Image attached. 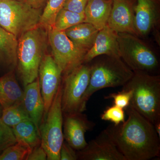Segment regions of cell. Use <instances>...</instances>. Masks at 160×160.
I'll return each instance as SVG.
<instances>
[{
	"label": "cell",
	"mask_w": 160,
	"mask_h": 160,
	"mask_svg": "<svg viewBox=\"0 0 160 160\" xmlns=\"http://www.w3.org/2000/svg\"><path fill=\"white\" fill-rule=\"evenodd\" d=\"M85 21L84 13H76L62 8L58 13L52 28L58 31H64Z\"/></svg>",
	"instance_id": "22"
},
{
	"label": "cell",
	"mask_w": 160,
	"mask_h": 160,
	"mask_svg": "<svg viewBox=\"0 0 160 160\" xmlns=\"http://www.w3.org/2000/svg\"><path fill=\"white\" fill-rule=\"evenodd\" d=\"M98 31L93 25L84 22L70 27L64 32L77 46L87 52L92 47Z\"/></svg>",
	"instance_id": "20"
},
{
	"label": "cell",
	"mask_w": 160,
	"mask_h": 160,
	"mask_svg": "<svg viewBox=\"0 0 160 160\" xmlns=\"http://www.w3.org/2000/svg\"><path fill=\"white\" fill-rule=\"evenodd\" d=\"M42 12L26 1L0 0V26L18 39L39 25Z\"/></svg>",
	"instance_id": "6"
},
{
	"label": "cell",
	"mask_w": 160,
	"mask_h": 160,
	"mask_svg": "<svg viewBox=\"0 0 160 160\" xmlns=\"http://www.w3.org/2000/svg\"><path fill=\"white\" fill-rule=\"evenodd\" d=\"M62 94L61 83L51 106L43 117L40 126L41 145L47 153L48 160H60V149L64 140Z\"/></svg>",
	"instance_id": "7"
},
{
	"label": "cell",
	"mask_w": 160,
	"mask_h": 160,
	"mask_svg": "<svg viewBox=\"0 0 160 160\" xmlns=\"http://www.w3.org/2000/svg\"><path fill=\"white\" fill-rule=\"evenodd\" d=\"M3 109L2 106H0V118H1V116H2V112Z\"/></svg>",
	"instance_id": "34"
},
{
	"label": "cell",
	"mask_w": 160,
	"mask_h": 160,
	"mask_svg": "<svg viewBox=\"0 0 160 160\" xmlns=\"http://www.w3.org/2000/svg\"><path fill=\"white\" fill-rule=\"evenodd\" d=\"M23 96L15 70L8 71L0 77V106L3 109L22 102Z\"/></svg>",
	"instance_id": "17"
},
{
	"label": "cell",
	"mask_w": 160,
	"mask_h": 160,
	"mask_svg": "<svg viewBox=\"0 0 160 160\" xmlns=\"http://www.w3.org/2000/svg\"><path fill=\"white\" fill-rule=\"evenodd\" d=\"M17 141H21L28 145L32 150L41 145L39 129L31 120H25L12 127Z\"/></svg>",
	"instance_id": "21"
},
{
	"label": "cell",
	"mask_w": 160,
	"mask_h": 160,
	"mask_svg": "<svg viewBox=\"0 0 160 160\" xmlns=\"http://www.w3.org/2000/svg\"><path fill=\"white\" fill-rule=\"evenodd\" d=\"M18 39L0 26V66L15 70L17 66Z\"/></svg>",
	"instance_id": "18"
},
{
	"label": "cell",
	"mask_w": 160,
	"mask_h": 160,
	"mask_svg": "<svg viewBox=\"0 0 160 160\" xmlns=\"http://www.w3.org/2000/svg\"><path fill=\"white\" fill-rule=\"evenodd\" d=\"M47 159V153L41 145L33 148L26 159V160H46Z\"/></svg>",
	"instance_id": "31"
},
{
	"label": "cell",
	"mask_w": 160,
	"mask_h": 160,
	"mask_svg": "<svg viewBox=\"0 0 160 160\" xmlns=\"http://www.w3.org/2000/svg\"><path fill=\"white\" fill-rule=\"evenodd\" d=\"M103 55L120 57L118 33L107 26L99 30L92 47L85 55L83 63L90 62Z\"/></svg>",
	"instance_id": "15"
},
{
	"label": "cell",
	"mask_w": 160,
	"mask_h": 160,
	"mask_svg": "<svg viewBox=\"0 0 160 160\" xmlns=\"http://www.w3.org/2000/svg\"><path fill=\"white\" fill-rule=\"evenodd\" d=\"M89 63L90 80L83 100L86 107L95 92L105 88L123 86L134 73L119 57L103 55Z\"/></svg>",
	"instance_id": "3"
},
{
	"label": "cell",
	"mask_w": 160,
	"mask_h": 160,
	"mask_svg": "<svg viewBox=\"0 0 160 160\" xmlns=\"http://www.w3.org/2000/svg\"><path fill=\"white\" fill-rule=\"evenodd\" d=\"M133 72L122 89L131 90L130 106L154 125L160 121V76Z\"/></svg>",
	"instance_id": "4"
},
{
	"label": "cell",
	"mask_w": 160,
	"mask_h": 160,
	"mask_svg": "<svg viewBox=\"0 0 160 160\" xmlns=\"http://www.w3.org/2000/svg\"><path fill=\"white\" fill-rule=\"evenodd\" d=\"M67 0H48L40 18L39 24L46 29L52 28L56 17Z\"/></svg>",
	"instance_id": "23"
},
{
	"label": "cell",
	"mask_w": 160,
	"mask_h": 160,
	"mask_svg": "<svg viewBox=\"0 0 160 160\" xmlns=\"http://www.w3.org/2000/svg\"><path fill=\"white\" fill-rule=\"evenodd\" d=\"M48 39L51 56L59 67L62 76L83 64L86 52L77 46L64 31L50 28L48 30Z\"/></svg>",
	"instance_id": "9"
},
{
	"label": "cell",
	"mask_w": 160,
	"mask_h": 160,
	"mask_svg": "<svg viewBox=\"0 0 160 160\" xmlns=\"http://www.w3.org/2000/svg\"><path fill=\"white\" fill-rule=\"evenodd\" d=\"M128 118L105 129L126 160H149L158 157L160 138L154 125L129 105Z\"/></svg>",
	"instance_id": "1"
},
{
	"label": "cell",
	"mask_w": 160,
	"mask_h": 160,
	"mask_svg": "<svg viewBox=\"0 0 160 160\" xmlns=\"http://www.w3.org/2000/svg\"><path fill=\"white\" fill-rule=\"evenodd\" d=\"M16 1H24V2H27V0H16Z\"/></svg>",
	"instance_id": "35"
},
{
	"label": "cell",
	"mask_w": 160,
	"mask_h": 160,
	"mask_svg": "<svg viewBox=\"0 0 160 160\" xmlns=\"http://www.w3.org/2000/svg\"><path fill=\"white\" fill-rule=\"evenodd\" d=\"M120 58L133 72L155 75L159 61L155 52L138 36L118 33Z\"/></svg>",
	"instance_id": "5"
},
{
	"label": "cell",
	"mask_w": 160,
	"mask_h": 160,
	"mask_svg": "<svg viewBox=\"0 0 160 160\" xmlns=\"http://www.w3.org/2000/svg\"><path fill=\"white\" fill-rule=\"evenodd\" d=\"M60 160H77V151L67 142H63L60 152Z\"/></svg>",
	"instance_id": "30"
},
{
	"label": "cell",
	"mask_w": 160,
	"mask_h": 160,
	"mask_svg": "<svg viewBox=\"0 0 160 160\" xmlns=\"http://www.w3.org/2000/svg\"><path fill=\"white\" fill-rule=\"evenodd\" d=\"M95 126L83 112L63 114L64 139L75 150H81L87 145L85 133L93 130Z\"/></svg>",
	"instance_id": "12"
},
{
	"label": "cell",
	"mask_w": 160,
	"mask_h": 160,
	"mask_svg": "<svg viewBox=\"0 0 160 160\" xmlns=\"http://www.w3.org/2000/svg\"><path fill=\"white\" fill-rule=\"evenodd\" d=\"M112 0H89L84 14L86 22L93 25L98 30L107 26Z\"/></svg>",
	"instance_id": "19"
},
{
	"label": "cell",
	"mask_w": 160,
	"mask_h": 160,
	"mask_svg": "<svg viewBox=\"0 0 160 160\" xmlns=\"http://www.w3.org/2000/svg\"><path fill=\"white\" fill-rule=\"evenodd\" d=\"M134 6L132 0H112L107 26L117 33L138 36L135 26Z\"/></svg>",
	"instance_id": "13"
},
{
	"label": "cell",
	"mask_w": 160,
	"mask_h": 160,
	"mask_svg": "<svg viewBox=\"0 0 160 160\" xmlns=\"http://www.w3.org/2000/svg\"><path fill=\"white\" fill-rule=\"evenodd\" d=\"M48 0H27L30 6L37 9H42Z\"/></svg>",
	"instance_id": "32"
},
{
	"label": "cell",
	"mask_w": 160,
	"mask_h": 160,
	"mask_svg": "<svg viewBox=\"0 0 160 160\" xmlns=\"http://www.w3.org/2000/svg\"><path fill=\"white\" fill-rule=\"evenodd\" d=\"M31 151L30 147L26 143L17 141L2 152L0 160H26Z\"/></svg>",
	"instance_id": "25"
},
{
	"label": "cell",
	"mask_w": 160,
	"mask_h": 160,
	"mask_svg": "<svg viewBox=\"0 0 160 160\" xmlns=\"http://www.w3.org/2000/svg\"><path fill=\"white\" fill-rule=\"evenodd\" d=\"M89 80V63H83L62 76L61 105L63 114L83 112L86 110L83 100Z\"/></svg>",
	"instance_id": "8"
},
{
	"label": "cell",
	"mask_w": 160,
	"mask_h": 160,
	"mask_svg": "<svg viewBox=\"0 0 160 160\" xmlns=\"http://www.w3.org/2000/svg\"><path fill=\"white\" fill-rule=\"evenodd\" d=\"M77 154L80 160H126L105 129Z\"/></svg>",
	"instance_id": "11"
},
{
	"label": "cell",
	"mask_w": 160,
	"mask_h": 160,
	"mask_svg": "<svg viewBox=\"0 0 160 160\" xmlns=\"http://www.w3.org/2000/svg\"><path fill=\"white\" fill-rule=\"evenodd\" d=\"M22 103L29 118L39 129L44 117L45 107L38 77L33 82L24 87Z\"/></svg>",
	"instance_id": "16"
},
{
	"label": "cell",
	"mask_w": 160,
	"mask_h": 160,
	"mask_svg": "<svg viewBox=\"0 0 160 160\" xmlns=\"http://www.w3.org/2000/svg\"><path fill=\"white\" fill-rule=\"evenodd\" d=\"M38 78L45 107L44 117L62 83V72L51 55L46 53L43 57L39 68Z\"/></svg>",
	"instance_id": "10"
},
{
	"label": "cell",
	"mask_w": 160,
	"mask_h": 160,
	"mask_svg": "<svg viewBox=\"0 0 160 160\" xmlns=\"http://www.w3.org/2000/svg\"><path fill=\"white\" fill-rule=\"evenodd\" d=\"M48 45V29L40 24L18 39L16 69L24 87L38 77L40 64Z\"/></svg>",
	"instance_id": "2"
},
{
	"label": "cell",
	"mask_w": 160,
	"mask_h": 160,
	"mask_svg": "<svg viewBox=\"0 0 160 160\" xmlns=\"http://www.w3.org/2000/svg\"><path fill=\"white\" fill-rule=\"evenodd\" d=\"M1 119L12 128L21 122L30 119L21 102L3 109Z\"/></svg>",
	"instance_id": "24"
},
{
	"label": "cell",
	"mask_w": 160,
	"mask_h": 160,
	"mask_svg": "<svg viewBox=\"0 0 160 160\" xmlns=\"http://www.w3.org/2000/svg\"><path fill=\"white\" fill-rule=\"evenodd\" d=\"M89 0H67L63 8L78 13H84Z\"/></svg>",
	"instance_id": "29"
},
{
	"label": "cell",
	"mask_w": 160,
	"mask_h": 160,
	"mask_svg": "<svg viewBox=\"0 0 160 160\" xmlns=\"http://www.w3.org/2000/svg\"><path fill=\"white\" fill-rule=\"evenodd\" d=\"M17 142L12 128L3 122L0 118V151H3Z\"/></svg>",
	"instance_id": "27"
},
{
	"label": "cell",
	"mask_w": 160,
	"mask_h": 160,
	"mask_svg": "<svg viewBox=\"0 0 160 160\" xmlns=\"http://www.w3.org/2000/svg\"><path fill=\"white\" fill-rule=\"evenodd\" d=\"M132 92L131 90H123L117 93H110L104 98L113 99L114 105L125 109L130 105Z\"/></svg>",
	"instance_id": "28"
},
{
	"label": "cell",
	"mask_w": 160,
	"mask_h": 160,
	"mask_svg": "<svg viewBox=\"0 0 160 160\" xmlns=\"http://www.w3.org/2000/svg\"><path fill=\"white\" fill-rule=\"evenodd\" d=\"M1 152H2V151H0V154H1Z\"/></svg>",
	"instance_id": "36"
},
{
	"label": "cell",
	"mask_w": 160,
	"mask_h": 160,
	"mask_svg": "<svg viewBox=\"0 0 160 160\" xmlns=\"http://www.w3.org/2000/svg\"><path fill=\"white\" fill-rule=\"evenodd\" d=\"M134 6L135 26L138 36L149 34L159 18L158 3L156 0H136Z\"/></svg>",
	"instance_id": "14"
},
{
	"label": "cell",
	"mask_w": 160,
	"mask_h": 160,
	"mask_svg": "<svg viewBox=\"0 0 160 160\" xmlns=\"http://www.w3.org/2000/svg\"><path fill=\"white\" fill-rule=\"evenodd\" d=\"M155 128L159 137L160 138V121L154 124Z\"/></svg>",
	"instance_id": "33"
},
{
	"label": "cell",
	"mask_w": 160,
	"mask_h": 160,
	"mask_svg": "<svg viewBox=\"0 0 160 160\" xmlns=\"http://www.w3.org/2000/svg\"><path fill=\"white\" fill-rule=\"evenodd\" d=\"M125 109L116 106L107 107L101 115V119L118 125L125 121Z\"/></svg>",
	"instance_id": "26"
}]
</instances>
